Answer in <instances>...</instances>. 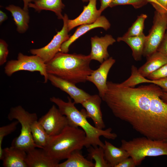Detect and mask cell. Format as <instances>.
Segmentation results:
<instances>
[{"mask_svg":"<svg viewBox=\"0 0 167 167\" xmlns=\"http://www.w3.org/2000/svg\"><path fill=\"white\" fill-rule=\"evenodd\" d=\"M107 86L102 99L116 117L143 136L167 139V102L161 99L160 87L151 84L127 87L111 81Z\"/></svg>","mask_w":167,"mask_h":167,"instance_id":"cell-1","label":"cell"},{"mask_svg":"<svg viewBox=\"0 0 167 167\" xmlns=\"http://www.w3.org/2000/svg\"><path fill=\"white\" fill-rule=\"evenodd\" d=\"M89 55L59 52L46 63L47 72L75 84L84 83L93 70L90 67Z\"/></svg>","mask_w":167,"mask_h":167,"instance_id":"cell-2","label":"cell"},{"mask_svg":"<svg viewBox=\"0 0 167 167\" xmlns=\"http://www.w3.org/2000/svg\"><path fill=\"white\" fill-rule=\"evenodd\" d=\"M67 99L68 101L65 102L54 96L50 98V101L58 106L61 113L66 117L69 125L79 127L84 131L86 135L84 147L87 148L91 146L104 148V143L100 140V137L113 140L116 138L117 135L112 132L111 128L99 129L92 125L87 120L88 117L85 109L79 111L75 106V103L72 102L70 97H67Z\"/></svg>","mask_w":167,"mask_h":167,"instance_id":"cell-3","label":"cell"},{"mask_svg":"<svg viewBox=\"0 0 167 167\" xmlns=\"http://www.w3.org/2000/svg\"><path fill=\"white\" fill-rule=\"evenodd\" d=\"M85 137L82 129L69 125L59 134L50 136L44 149L54 159L59 161L66 159L74 151L81 150L84 146Z\"/></svg>","mask_w":167,"mask_h":167,"instance_id":"cell-4","label":"cell"},{"mask_svg":"<svg viewBox=\"0 0 167 167\" xmlns=\"http://www.w3.org/2000/svg\"><path fill=\"white\" fill-rule=\"evenodd\" d=\"M121 147L126 151L136 166L140 165L147 156H167V141L156 140L145 137L127 141L122 139Z\"/></svg>","mask_w":167,"mask_h":167,"instance_id":"cell-5","label":"cell"},{"mask_svg":"<svg viewBox=\"0 0 167 167\" xmlns=\"http://www.w3.org/2000/svg\"><path fill=\"white\" fill-rule=\"evenodd\" d=\"M10 121L16 119L21 125L19 135L12 140L11 146L22 149L26 152L35 148H39L35 144L31 133V126L37 120L35 113H30L26 111L21 106L11 108L8 115Z\"/></svg>","mask_w":167,"mask_h":167,"instance_id":"cell-6","label":"cell"},{"mask_svg":"<svg viewBox=\"0 0 167 167\" xmlns=\"http://www.w3.org/2000/svg\"><path fill=\"white\" fill-rule=\"evenodd\" d=\"M20 71L39 72L41 75L44 77V83H46L48 81V74L46 71V64L36 55L28 56L19 53L17 60L8 61L4 67L5 73L9 76Z\"/></svg>","mask_w":167,"mask_h":167,"instance_id":"cell-7","label":"cell"},{"mask_svg":"<svg viewBox=\"0 0 167 167\" xmlns=\"http://www.w3.org/2000/svg\"><path fill=\"white\" fill-rule=\"evenodd\" d=\"M167 28V12L156 11L153 18V24L146 36L143 56L148 57L157 51L166 33Z\"/></svg>","mask_w":167,"mask_h":167,"instance_id":"cell-8","label":"cell"},{"mask_svg":"<svg viewBox=\"0 0 167 167\" xmlns=\"http://www.w3.org/2000/svg\"><path fill=\"white\" fill-rule=\"evenodd\" d=\"M68 18L65 14L62 19L63 24L62 29L53 37L51 41L45 46L39 49H32L30 53L40 57L45 63L50 61L56 54L60 51L62 44L70 37L67 26Z\"/></svg>","mask_w":167,"mask_h":167,"instance_id":"cell-9","label":"cell"},{"mask_svg":"<svg viewBox=\"0 0 167 167\" xmlns=\"http://www.w3.org/2000/svg\"><path fill=\"white\" fill-rule=\"evenodd\" d=\"M50 136L59 134L68 125V121L54 105L38 120Z\"/></svg>","mask_w":167,"mask_h":167,"instance_id":"cell-10","label":"cell"},{"mask_svg":"<svg viewBox=\"0 0 167 167\" xmlns=\"http://www.w3.org/2000/svg\"><path fill=\"white\" fill-rule=\"evenodd\" d=\"M112 57L109 58L101 63L98 68L93 70L88 76L87 80L92 82L96 87L99 95L101 98L104 96L107 90V79L110 70L115 62Z\"/></svg>","mask_w":167,"mask_h":167,"instance_id":"cell-11","label":"cell"},{"mask_svg":"<svg viewBox=\"0 0 167 167\" xmlns=\"http://www.w3.org/2000/svg\"><path fill=\"white\" fill-rule=\"evenodd\" d=\"M48 80L53 86L68 94L75 104H81L90 96L75 84L53 75L48 74Z\"/></svg>","mask_w":167,"mask_h":167,"instance_id":"cell-12","label":"cell"},{"mask_svg":"<svg viewBox=\"0 0 167 167\" xmlns=\"http://www.w3.org/2000/svg\"><path fill=\"white\" fill-rule=\"evenodd\" d=\"M110 35L106 34L101 37L95 36L91 38V49L89 54L91 60H94L102 63L109 57L108 47L116 42Z\"/></svg>","mask_w":167,"mask_h":167,"instance_id":"cell-13","label":"cell"},{"mask_svg":"<svg viewBox=\"0 0 167 167\" xmlns=\"http://www.w3.org/2000/svg\"><path fill=\"white\" fill-rule=\"evenodd\" d=\"M96 3V0H89L88 4L84 6L83 11L78 17L73 19H68L69 32L77 26L92 24L98 19L102 12L97 9Z\"/></svg>","mask_w":167,"mask_h":167,"instance_id":"cell-14","label":"cell"},{"mask_svg":"<svg viewBox=\"0 0 167 167\" xmlns=\"http://www.w3.org/2000/svg\"><path fill=\"white\" fill-rule=\"evenodd\" d=\"M102 100L99 95H90L81 104L85 109L88 118H91L95 126L99 129H103L105 126L101 108Z\"/></svg>","mask_w":167,"mask_h":167,"instance_id":"cell-15","label":"cell"},{"mask_svg":"<svg viewBox=\"0 0 167 167\" xmlns=\"http://www.w3.org/2000/svg\"><path fill=\"white\" fill-rule=\"evenodd\" d=\"M26 152L28 167H58L59 163L60 161L50 156L43 148H35Z\"/></svg>","mask_w":167,"mask_h":167,"instance_id":"cell-16","label":"cell"},{"mask_svg":"<svg viewBox=\"0 0 167 167\" xmlns=\"http://www.w3.org/2000/svg\"><path fill=\"white\" fill-rule=\"evenodd\" d=\"M110 26L109 21L104 16H101L95 22L92 24L80 25L69 39L62 44L60 52L68 53L70 45L80 36L91 30L100 27L103 28L105 30H107L110 28Z\"/></svg>","mask_w":167,"mask_h":167,"instance_id":"cell-17","label":"cell"},{"mask_svg":"<svg viewBox=\"0 0 167 167\" xmlns=\"http://www.w3.org/2000/svg\"><path fill=\"white\" fill-rule=\"evenodd\" d=\"M27 152L12 146L3 149L1 160L4 167H28L26 162Z\"/></svg>","mask_w":167,"mask_h":167,"instance_id":"cell-18","label":"cell"},{"mask_svg":"<svg viewBox=\"0 0 167 167\" xmlns=\"http://www.w3.org/2000/svg\"><path fill=\"white\" fill-rule=\"evenodd\" d=\"M105 158L110 167H115L125 158L130 157L127 152L120 147L117 148L105 140L103 148Z\"/></svg>","mask_w":167,"mask_h":167,"instance_id":"cell-19","label":"cell"},{"mask_svg":"<svg viewBox=\"0 0 167 167\" xmlns=\"http://www.w3.org/2000/svg\"><path fill=\"white\" fill-rule=\"evenodd\" d=\"M147 58L146 62L138 69L139 73L145 77H147L167 62V57L158 51Z\"/></svg>","mask_w":167,"mask_h":167,"instance_id":"cell-20","label":"cell"},{"mask_svg":"<svg viewBox=\"0 0 167 167\" xmlns=\"http://www.w3.org/2000/svg\"><path fill=\"white\" fill-rule=\"evenodd\" d=\"M65 6L62 0H34L28 5V8H33L38 12L42 10L52 11L58 19H62L63 16L62 12Z\"/></svg>","mask_w":167,"mask_h":167,"instance_id":"cell-21","label":"cell"},{"mask_svg":"<svg viewBox=\"0 0 167 167\" xmlns=\"http://www.w3.org/2000/svg\"><path fill=\"white\" fill-rule=\"evenodd\" d=\"M5 9L11 13L17 31L23 33L27 31L28 28L30 19L28 11L13 4L6 6Z\"/></svg>","mask_w":167,"mask_h":167,"instance_id":"cell-22","label":"cell"},{"mask_svg":"<svg viewBox=\"0 0 167 167\" xmlns=\"http://www.w3.org/2000/svg\"><path fill=\"white\" fill-rule=\"evenodd\" d=\"M146 36L143 33L136 36L126 37L122 36L117 38L118 42L123 41L127 44L131 49L132 55L136 61H140L143 53Z\"/></svg>","mask_w":167,"mask_h":167,"instance_id":"cell-23","label":"cell"},{"mask_svg":"<svg viewBox=\"0 0 167 167\" xmlns=\"http://www.w3.org/2000/svg\"><path fill=\"white\" fill-rule=\"evenodd\" d=\"M94 163L84 158L81 150L73 152L66 160L59 163L58 167H94Z\"/></svg>","mask_w":167,"mask_h":167,"instance_id":"cell-24","label":"cell"},{"mask_svg":"<svg viewBox=\"0 0 167 167\" xmlns=\"http://www.w3.org/2000/svg\"><path fill=\"white\" fill-rule=\"evenodd\" d=\"M31 133L35 144L39 148L44 149L47 145L50 136L37 120L34 122L32 125Z\"/></svg>","mask_w":167,"mask_h":167,"instance_id":"cell-25","label":"cell"},{"mask_svg":"<svg viewBox=\"0 0 167 167\" xmlns=\"http://www.w3.org/2000/svg\"><path fill=\"white\" fill-rule=\"evenodd\" d=\"M87 151L88 159L95 161L94 167H110L105 159L103 147L91 146L87 148Z\"/></svg>","mask_w":167,"mask_h":167,"instance_id":"cell-26","label":"cell"},{"mask_svg":"<svg viewBox=\"0 0 167 167\" xmlns=\"http://www.w3.org/2000/svg\"><path fill=\"white\" fill-rule=\"evenodd\" d=\"M131 70L130 76L126 80L119 83L121 86L124 87L134 88L135 86L140 84L152 83V80L146 79L143 76L135 66H132Z\"/></svg>","mask_w":167,"mask_h":167,"instance_id":"cell-27","label":"cell"},{"mask_svg":"<svg viewBox=\"0 0 167 167\" xmlns=\"http://www.w3.org/2000/svg\"><path fill=\"white\" fill-rule=\"evenodd\" d=\"M147 17V16L145 14L140 15L123 36L126 37L136 36L143 33L144 23Z\"/></svg>","mask_w":167,"mask_h":167,"instance_id":"cell-28","label":"cell"},{"mask_svg":"<svg viewBox=\"0 0 167 167\" xmlns=\"http://www.w3.org/2000/svg\"><path fill=\"white\" fill-rule=\"evenodd\" d=\"M19 123L16 121L12 122L7 125L0 127V159L1 160L2 156L3 149L2 148V143L4 138L15 131Z\"/></svg>","mask_w":167,"mask_h":167,"instance_id":"cell-29","label":"cell"},{"mask_svg":"<svg viewBox=\"0 0 167 167\" xmlns=\"http://www.w3.org/2000/svg\"><path fill=\"white\" fill-rule=\"evenodd\" d=\"M148 3L147 0H113L109 7H112L118 5H130L136 9L139 8Z\"/></svg>","mask_w":167,"mask_h":167,"instance_id":"cell-30","label":"cell"},{"mask_svg":"<svg viewBox=\"0 0 167 167\" xmlns=\"http://www.w3.org/2000/svg\"><path fill=\"white\" fill-rule=\"evenodd\" d=\"M166 77H167V62L150 74L147 78L151 80H156Z\"/></svg>","mask_w":167,"mask_h":167,"instance_id":"cell-31","label":"cell"},{"mask_svg":"<svg viewBox=\"0 0 167 167\" xmlns=\"http://www.w3.org/2000/svg\"><path fill=\"white\" fill-rule=\"evenodd\" d=\"M156 10L160 12H167V0H147Z\"/></svg>","mask_w":167,"mask_h":167,"instance_id":"cell-32","label":"cell"},{"mask_svg":"<svg viewBox=\"0 0 167 167\" xmlns=\"http://www.w3.org/2000/svg\"><path fill=\"white\" fill-rule=\"evenodd\" d=\"M8 45L3 40H0V65L2 66L6 62L9 53Z\"/></svg>","mask_w":167,"mask_h":167,"instance_id":"cell-33","label":"cell"},{"mask_svg":"<svg viewBox=\"0 0 167 167\" xmlns=\"http://www.w3.org/2000/svg\"><path fill=\"white\" fill-rule=\"evenodd\" d=\"M136 166L134 160L131 157H129L124 159L115 167H135Z\"/></svg>","mask_w":167,"mask_h":167,"instance_id":"cell-34","label":"cell"},{"mask_svg":"<svg viewBox=\"0 0 167 167\" xmlns=\"http://www.w3.org/2000/svg\"><path fill=\"white\" fill-rule=\"evenodd\" d=\"M157 51H159L167 57V31L163 39L158 47Z\"/></svg>","mask_w":167,"mask_h":167,"instance_id":"cell-35","label":"cell"},{"mask_svg":"<svg viewBox=\"0 0 167 167\" xmlns=\"http://www.w3.org/2000/svg\"><path fill=\"white\" fill-rule=\"evenodd\" d=\"M151 84H154L162 88L167 93V77L156 80H152Z\"/></svg>","mask_w":167,"mask_h":167,"instance_id":"cell-36","label":"cell"},{"mask_svg":"<svg viewBox=\"0 0 167 167\" xmlns=\"http://www.w3.org/2000/svg\"><path fill=\"white\" fill-rule=\"evenodd\" d=\"M101 2L100 7L99 11L102 12L109 6L113 0H100Z\"/></svg>","mask_w":167,"mask_h":167,"instance_id":"cell-37","label":"cell"},{"mask_svg":"<svg viewBox=\"0 0 167 167\" xmlns=\"http://www.w3.org/2000/svg\"><path fill=\"white\" fill-rule=\"evenodd\" d=\"M7 19L6 14L2 11H0V23L1 24L3 22Z\"/></svg>","mask_w":167,"mask_h":167,"instance_id":"cell-38","label":"cell"},{"mask_svg":"<svg viewBox=\"0 0 167 167\" xmlns=\"http://www.w3.org/2000/svg\"><path fill=\"white\" fill-rule=\"evenodd\" d=\"M22 0L24 3V7L23 9L26 11H28V5L29 4L32 2L34 0Z\"/></svg>","mask_w":167,"mask_h":167,"instance_id":"cell-39","label":"cell"},{"mask_svg":"<svg viewBox=\"0 0 167 167\" xmlns=\"http://www.w3.org/2000/svg\"><path fill=\"white\" fill-rule=\"evenodd\" d=\"M161 98L167 102V93L163 91L161 96Z\"/></svg>","mask_w":167,"mask_h":167,"instance_id":"cell-40","label":"cell"},{"mask_svg":"<svg viewBox=\"0 0 167 167\" xmlns=\"http://www.w3.org/2000/svg\"><path fill=\"white\" fill-rule=\"evenodd\" d=\"M83 2H87L89 1V0H81Z\"/></svg>","mask_w":167,"mask_h":167,"instance_id":"cell-41","label":"cell"},{"mask_svg":"<svg viewBox=\"0 0 167 167\" xmlns=\"http://www.w3.org/2000/svg\"><path fill=\"white\" fill-rule=\"evenodd\" d=\"M166 140V141H167V140Z\"/></svg>","mask_w":167,"mask_h":167,"instance_id":"cell-42","label":"cell"}]
</instances>
